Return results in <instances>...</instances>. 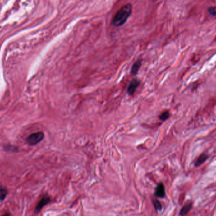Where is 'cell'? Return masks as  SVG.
Here are the masks:
<instances>
[{
    "label": "cell",
    "instance_id": "obj_8",
    "mask_svg": "<svg viewBox=\"0 0 216 216\" xmlns=\"http://www.w3.org/2000/svg\"><path fill=\"white\" fill-rule=\"evenodd\" d=\"M191 205H192L191 203H189V204H186V205H185L180 211V215L184 216L186 214H187L188 213V212L190 210V209H191Z\"/></svg>",
    "mask_w": 216,
    "mask_h": 216
},
{
    "label": "cell",
    "instance_id": "obj_9",
    "mask_svg": "<svg viewBox=\"0 0 216 216\" xmlns=\"http://www.w3.org/2000/svg\"><path fill=\"white\" fill-rule=\"evenodd\" d=\"M8 194V191L5 188L0 189V201H3L5 199Z\"/></svg>",
    "mask_w": 216,
    "mask_h": 216
},
{
    "label": "cell",
    "instance_id": "obj_5",
    "mask_svg": "<svg viewBox=\"0 0 216 216\" xmlns=\"http://www.w3.org/2000/svg\"><path fill=\"white\" fill-rule=\"evenodd\" d=\"M139 84H140L139 80H136V79L133 80L130 82V85H129V86L128 87V90H127L128 94L129 95H133L135 93V90H136L137 87H138V86L139 85Z\"/></svg>",
    "mask_w": 216,
    "mask_h": 216
},
{
    "label": "cell",
    "instance_id": "obj_13",
    "mask_svg": "<svg viewBox=\"0 0 216 216\" xmlns=\"http://www.w3.org/2000/svg\"><path fill=\"white\" fill-rule=\"evenodd\" d=\"M3 216H10V214L8 213H6L3 215Z\"/></svg>",
    "mask_w": 216,
    "mask_h": 216
},
{
    "label": "cell",
    "instance_id": "obj_10",
    "mask_svg": "<svg viewBox=\"0 0 216 216\" xmlns=\"http://www.w3.org/2000/svg\"><path fill=\"white\" fill-rule=\"evenodd\" d=\"M153 204H154V207H155L156 210L159 211L162 209V205L160 203V202L158 201V200H153Z\"/></svg>",
    "mask_w": 216,
    "mask_h": 216
},
{
    "label": "cell",
    "instance_id": "obj_2",
    "mask_svg": "<svg viewBox=\"0 0 216 216\" xmlns=\"http://www.w3.org/2000/svg\"><path fill=\"white\" fill-rule=\"evenodd\" d=\"M44 137L43 132H36L30 135L27 139L29 144L30 145H34L41 142Z\"/></svg>",
    "mask_w": 216,
    "mask_h": 216
},
{
    "label": "cell",
    "instance_id": "obj_12",
    "mask_svg": "<svg viewBox=\"0 0 216 216\" xmlns=\"http://www.w3.org/2000/svg\"><path fill=\"white\" fill-rule=\"evenodd\" d=\"M209 12L213 16L216 15V7H212L209 8Z\"/></svg>",
    "mask_w": 216,
    "mask_h": 216
},
{
    "label": "cell",
    "instance_id": "obj_11",
    "mask_svg": "<svg viewBox=\"0 0 216 216\" xmlns=\"http://www.w3.org/2000/svg\"><path fill=\"white\" fill-rule=\"evenodd\" d=\"M169 117V112L166 111H164V113H163L160 116H159V119L162 121H165L166 120L168 117Z\"/></svg>",
    "mask_w": 216,
    "mask_h": 216
},
{
    "label": "cell",
    "instance_id": "obj_7",
    "mask_svg": "<svg viewBox=\"0 0 216 216\" xmlns=\"http://www.w3.org/2000/svg\"><path fill=\"white\" fill-rule=\"evenodd\" d=\"M208 156L207 154H203L201 155H200L199 158L197 159V160L196 161L195 163V166H199L201 164H202L207 159Z\"/></svg>",
    "mask_w": 216,
    "mask_h": 216
},
{
    "label": "cell",
    "instance_id": "obj_6",
    "mask_svg": "<svg viewBox=\"0 0 216 216\" xmlns=\"http://www.w3.org/2000/svg\"><path fill=\"white\" fill-rule=\"evenodd\" d=\"M141 65H142V61L141 60L136 61L132 66V68L131 70V73L133 75H136L137 74V73H138Z\"/></svg>",
    "mask_w": 216,
    "mask_h": 216
},
{
    "label": "cell",
    "instance_id": "obj_4",
    "mask_svg": "<svg viewBox=\"0 0 216 216\" xmlns=\"http://www.w3.org/2000/svg\"><path fill=\"white\" fill-rule=\"evenodd\" d=\"M155 196L158 198H164L165 197V188L163 183H159L157 186L155 190Z\"/></svg>",
    "mask_w": 216,
    "mask_h": 216
},
{
    "label": "cell",
    "instance_id": "obj_1",
    "mask_svg": "<svg viewBox=\"0 0 216 216\" xmlns=\"http://www.w3.org/2000/svg\"><path fill=\"white\" fill-rule=\"evenodd\" d=\"M132 12V5L126 4L123 6L116 12L112 20V25L114 27H120L125 24Z\"/></svg>",
    "mask_w": 216,
    "mask_h": 216
},
{
    "label": "cell",
    "instance_id": "obj_3",
    "mask_svg": "<svg viewBox=\"0 0 216 216\" xmlns=\"http://www.w3.org/2000/svg\"><path fill=\"white\" fill-rule=\"evenodd\" d=\"M51 201V199L49 196H44V197L41 199V200L39 201L38 204L37 205L35 209V212L38 213L41 210V209L46 205L48 204H49Z\"/></svg>",
    "mask_w": 216,
    "mask_h": 216
}]
</instances>
